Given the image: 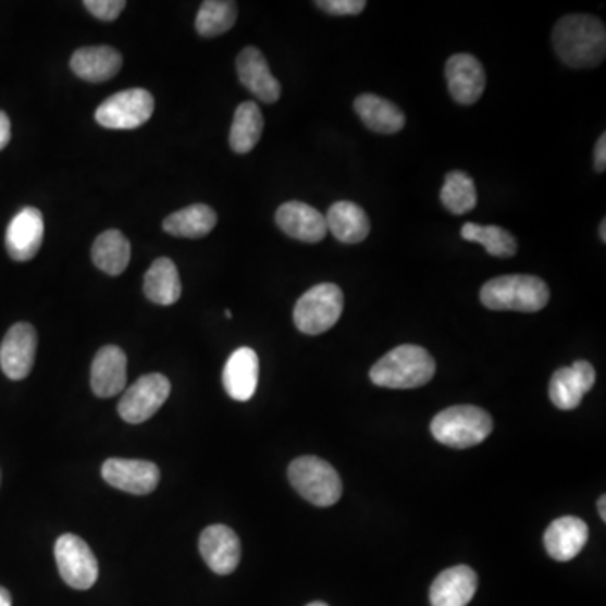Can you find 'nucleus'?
<instances>
[{"instance_id":"a878e982","label":"nucleus","mask_w":606,"mask_h":606,"mask_svg":"<svg viewBox=\"0 0 606 606\" xmlns=\"http://www.w3.org/2000/svg\"><path fill=\"white\" fill-rule=\"evenodd\" d=\"M131 243L119 230L101 233L91 248L95 267L107 275H122L131 263Z\"/></svg>"},{"instance_id":"473e14b6","label":"nucleus","mask_w":606,"mask_h":606,"mask_svg":"<svg viewBox=\"0 0 606 606\" xmlns=\"http://www.w3.org/2000/svg\"><path fill=\"white\" fill-rule=\"evenodd\" d=\"M316 5L332 15H358L368 4L364 0H319Z\"/></svg>"},{"instance_id":"f03ea898","label":"nucleus","mask_w":606,"mask_h":606,"mask_svg":"<svg viewBox=\"0 0 606 606\" xmlns=\"http://www.w3.org/2000/svg\"><path fill=\"white\" fill-rule=\"evenodd\" d=\"M436 364L432 354L420 346L405 344L389 350L372 366V383L389 389H415L424 386L435 376Z\"/></svg>"},{"instance_id":"9b49d317","label":"nucleus","mask_w":606,"mask_h":606,"mask_svg":"<svg viewBox=\"0 0 606 606\" xmlns=\"http://www.w3.org/2000/svg\"><path fill=\"white\" fill-rule=\"evenodd\" d=\"M107 484L134 495L152 494L159 485V467L152 461L110 458L101 467Z\"/></svg>"},{"instance_id":"72a5a7b5","label":"nucleus","mask_w":606,"mask_h":606,"mask_svg":"<svg viewBox=\"0 0 606 606\" xmlns=\"http://www.w3.org/2000/svg\"><path fill=\"white\" fill-rule=\"evenodd\" d=\"M606 168V134H602V137L596 141L595 147V169L596 172H605Z\"/></svg>"},{"instance_id":"4be33fe9","label":"nucleus","mask_w":606,"mask_h":606,"mask_svg":"<svg viewBox=\"0 0 606 606\" xmlns=\"http://www.w3.org/2000/svg\"><path fill=\"white\" fill-rule=\"evenodd\" d=\"M122 54L110 46L82 48L71 57L70 66L78 78L90 83H103L119 75Z\"/></svg>"},{"instance_id":"f257e3e1","label":"nucleus","mask_w":606,"mask_h":606,"mask_svg":"<svg viewBox=\"0 0 606 606\" xmlns=\"http://www.w3.org/2000/svg\"><path fill=\"white\" fill-rule=\"evenodd\" d=\"M553 45L568 66H598L606 54L605 24L595 15H566L553 30Z\"/></svg>"},{"instance_id":"c9c22d12","label":"nucleus","mask_w":606,"mask_h":606,"mask_svg":"<svg viewBox=\"0 0 606 606\" xmlns=\"http://www.w3.org/2000/svg\"><path fill=\"white\" fill-rule=\"evenodd\" d=\"M0 606H12L11 593L2 586H0Z\"/></svg>"},{"instance_id":"0eeeda50","label":"nucleus","mask_w":606,"mask_h":606,"mask_svg":"<svg viewBox=\"0 0 606 606\" xmlns=\"http://www.w3.org/2000/svg\"><path fill=\"white\" fill-rule=\"evenodd\" d=\"M156 109L152 94L141 88L120 91L104 100L95 113L101 127L112 131H134L149 122Z\"/></svg>"},{"instance_id":"f8f14e48","label":"nucleus","mask_w":606,"mask_h":606,"mask_svg":"<svg viewBox=\"0 0 606 606\" xmlns=\"http://www.w3.org/2000/svg\"><path fill=\"white\" fill-rule=\"evenodd\" d=\"M202 559L221 577L233 573L242 559V543L233 529L223 524L209 525L199 537Z\"/></svg>"},{"instance_id":"412c9836","label":"nucleus","mask_w":606,"mask_h":606,"mask_svg":"<svg viewBox=\"0 0 606 606\" xmlns=\"http://www.w3.org/2000/svg\"><path fill=\"white\" fill-rule=\"evenodd\" d=\"M479 578L469 566L445 569L430 590L432 606H467L475 596Z\"/></svg>"},{"instance_id":"6ab92c4d","label":"nucleus","mask_w":606,"mask_h":606,"mask_svg":"<svg viewBox=\"0 0 606 606\" xmlns=\"http://www.w3.org/2000/svg\"><path fill=\"white\" fill-rule=\"evenodd\" d=\"M260 361L249 347H239L231 354L223 371V386L235 401H249L257 393Z\"/></svg>"},{"instance_id":"c85d7f7f","label":"nucleus","mask_w":606,"mask_h":606,"mask_svg":"<svg viewBox=\"0 0 606 606\" xmlns=\"http://www.w3.org/2000/svg\"><path fill=\"white\" fill-rule=\"evenodd\" d=\"M238 20V5L227 0H206L196 15V30L202 38H217L233 29Z\"/></svg>"},{"instance_id":"a211bd4d","label":"nucleus","mask_w":606,"mask_h":606,"mask_svg":"<svg viewBox=\"0 0 606 606\" xmlns=\"http://www.w3.org/2000/svg\"><path fill=\"white\" fill-rule=\"evenodd\" d=\"M127 384V356L119 346L98 350L91 364V389L98 398H113Z\"/></svg>"},{"instance_id":"6e6552de","label":"nucleus","mask_w":606,"mask_h":606,"mask_svg":"<svg viewBox=\"0 0 606 606\" xmlns=\"http://www.w3.org/2000/svg\"><path fill=\"white\" fill-rule=\"evenodd\" d=\"M54 558L61 578L67 586L75 590H90L98 580L100 566L95 558L90 546L76 536V534H63L54 546Z\"/></svg>"},{"instance_id":"9d476101","label":"nucleus","mask_w":606,"mask_h":606,"mask_svg":"<svg viewBox=\"0 0 606 606\" xmlns=\"http://www.w3.org/2000/svg\"><path fill=\"white\" fill-rule=\"evenodd\" d=\"M38 334L27 322L12 325L0 346V368L9 380L21 381L33 371Z\"/></svg>"},{"instance_id":"ddd939ff","label":"nucleus","mask_w":606,"mask_h":606,"mask_svg":"<svg viewBox=\"0 0 606 606\" xmlns=\"http://www.w3.org/2000/svg\"><path fill=\"white\" fill-rule=\"evenodd\" d=\"M45 239V218L36 208H24L9 223L5 248L14 261H29L38 255Z\"/></svg>"},{"instance_id":"bb28decb","label":"nucleus","mask_w":606,"mask_h":606,"mask_svg":"<svg viewBox=\"0 0 606 606\" xmlns=\"http://www.w3.org/2000/svg\"><path fill=\"white\" fill-rule=\"evenodd\" d=\"M217 223L218 214L214 209L206 205H194L165 218L162 227L169 235L180 238H202L214 230Z\"/></svg>"},{"instance_id":"b1692460","label":"nucleus","mask_w":606,"mask_h":606,"mask_svg":"<svg viewBox=\"0 0 606 606\" xmlns=\"http://www.w3.org/2000/svg\"><path fill=\"white\" fill-rule=\"evenodd\" d=\"M354 110L366 127L378 134H396L405 127V113L393 101L378 95L364 94L356 98Z\"/></svg>"},{"instance_id":"7c9ffc66","label":"nucleus","mask_w":606,"mask_h":606,"mask_svg":"<svg viewBox=\"0 0 606 606\" xmlns=\"http://www.w3.org/2000/svg\"><path fill=\"white\" fill-rule=\"evenodd\" d=\"M440 199L452 214L460 217L472 211L477 206V189L472 177L461 171L448 172Z\"/></svg>"},{"instance_id":"423d86ee","label":"nucleus","mask_w":606,"mask_h":606,"mask_svg":"<svg viewBox=\"0 0 606 606\" xmlns=\"http://www.w3.org/2000/svg\"><path fill=\"white\" fill-rule=\"evenodd\" d=\"M343 312V290L334 283H320L298 298L294 322L304 334L319 335L331 331Z\"/></svg>"},{"instance_id":"f704fd0d","label":"nucleus","mask_w":606,"mask_h":606,"mask_svg":"<svg viewBox=\"0 0 606 606\" xmlns=\"http://www.w3.org/2000/svg\"><path fill=\"white\" fill-rule=\"evenodd\" d=\"M11 141V120L4 112H0V150H4Z\"/></svg>"},{"instance_id":"aec40b11","label":"nucleus","mask_w":606,"mask_h":606,"mask_svg":"<svg viewBox=\"0 0 606 606\" xmlns=\"http://www.w3.org/2000/svg\"><path fill=\"white\" fill-rule=\"evenodd\" d=\"M588 536L590 531L586 522L581 521L580 517H559L544 532V546L547 555L556 561H571L586 546Z\"/></svg>"},{"instance_id":"39448f33","label":"nucleus","mask_w":606,"mask_h":606,"mask_svg":"<svg viewBox=\"0 0 606 606\" xmlns=\"http://www.w3.org/2000/svg\"><path fill=\"white\" fill-rule=\"evenodd\" d=\"M292 487L317 507H331L343 495V482L337 470L319 457L297 458L288 467Z\"/></svg>"},{"instance_id":"2eb2a0df","label":"nucleus","mask_w":606,"mask_h":606,"mask_svg":"<svg viewBox=\"0 0 606 606\" xmlns=\"http://www.w3.org/2000/svg\"><path fill=\"white\" fill-rule=\"evenodd\" d=\"M595 381V368L588 361H577L571 368L558 369L551 378V401L562 411H571L581 405Z\"/></svg>"},{"instance_id":"4c0bfd02","label":"nucleus","mask_w":606,"mask_h":606,"mask_svg":"<svg viewBox=\"0 0 606 606\" xmlns=\"http://www.w3.org/2000/svg\"><path fill=\"white\" fill-rule=\"evenodd\" d=\"M606 221L603 220L602 224H599V238H602V243H606Z\"/></svg>"},{"instance_id":"e433bc0d","label":"nucleus","mask_w":606,"mask_h":606,"mask_svg":"<svg viewBox=\"0 0 606 606\" xmlns=\"http://www.w3.org/2000/svg\"><path fill=\"white\" fill-rule=\"evenodd\" d=\"M605 500H606L605 495H602V498H599L598 500V512L599 516H602L603 521H605L606 519Z\"/></svg>"},{"instance_id":"20e7f679","label":"nucleus","mask_w":606,"mask_h":606,"mask_svg":"<svg viewBox=\"0 0 606 606\" xmlns=\"http://www.w3.org/2000/svg\"><path fill=\"white\" fill-rule=\"evenodd\" d=\"M494 430V421L485 409L477 406H452L432 421V435L447 447H475Z\"/></svg>"},{"instance_id":"f3484780","label":"nucleus","mask_w":606,"mask_h":606,"mask_svg":"<svg viewBox=\"0 0 606 606\" xmlns=\"http://www.w3.org/2000/svg\"><path fill=\"white\" fill-rule=\"evenodd\" d=\"M275 220L285 235L298 242L319 243L329 233L324 214L306 202H285L276 211Z\"/></svg>"},{"instance_id":"4468645a","label":"nucleus","mask_w":606,"mask_h":606,"mask_svg":"<svg viewBox=\"0 0 606 606\" xmlns=\"http://www.w3.org/2000/svg\"><path fill=\"white\" fill-rule=\"evenodd\" d=\"M445 76L448 91L457 103L473 104L484 95L487 76L482 63L472 54L461 52L452 57L447 61Z\"/></svg>"},{"instance_id":"dca6fc26","label":"nucleus","mask_w":606,"mask_h":606,"mask_svg":"<svg viewBox=\"0 0 606 606\" xmlns=\"http://www.w3.org/2000/svg\"><path fill=\"white\" fill-rule=\"evenodd\" d=\"M236 70H238L239 82L245 88H248L258 100L264 103H275L282 97V86L279 79L273 76L267 58L260 49L248 46L239 52L236 60Z\"/></svg>"},{"instance_id":"58836bf2","label":"nucleus","mask_w":606,"mask_h":606,"mask_svg":"<svg viewBox=\"0 0 606 606\" xmlns=\"http://www.w3.org/2000/svg\"><path fill=\"white\" fill-rule=\"evenodd\" d=\"M307 606H327V605H325V603H322V602H313V603H310V605H307Z\"/></svg>"},{"instance_id":"393cba45","label":"nucleus","mask_w":606,"mask_h":606,"mask_svg":"<svg viewBox=\"0 0 606 606\" xmlns=\"http://www.w3.org/2000/svg\"><path fill=\"white\" fill-rule=\"evenodd\" d=\"M144 292L146 297L157 306H174L183 295L180 272L174 261L169 258L153 261L144 279Z\"/></svg>"},{"instance_id":"7ed1b4c3","label":"nucleus","mask_w":606,"mask_h":606,"mask_svg":"<svg viewBox=\"0 0 606 606\" xmlns=\"http://www.w3.org/2000/svg\"><path fill=\"white\" fill-rule=\"evenodd\" d=\"M480 300L491 310L540 312L549 301V288L540 276H497L482 287Z\"/></svg>"},{"instance_id":"5701e85b","label":"nucleus","mask_w":606,"mask_h":606,"mask_svg":"<svg viewBox=\"0 0 606 606\" xmlns=\"http://www.w3.org/2000/svg\"><path fill=\"white\" fill-rule=\"evenodd\" d=\"M325 221L332 235L346 245H358L364 242L371 231V223L364 209L350 201H338L332 205Z\"/></svg>"},{"instance_id":"c756f323","label":"nucleus","mask_w":606,"mask_h":606,"mask_svg":"<svg viewBox=\"0 0 606 606\" xmlns=\"http://www.w3.org/2000/svg\"><path fill=\"white\" fill-rule=\"evenodd\" d=\"M461 238L466 242L479 243L487 249V253L497 258H510L517 253V242L509 231L504 227L480 226L475 223H466L461 227Z\"/></svg>"},{"instance_id":"cd10ccee","label":"nucleus","mask_w":606,"mask_h":606,"mask_svg":"<svg viewBox=\"0 0 606 606\" xmlns=\"http://www.w3.org/2000/svg\"><path fill=\"white\" fill-rule=\"evenodd\" d=\"M264 120L260 107L255 101H245L236 109L230 132L233 152L248 153L257 147L263 134Z\"/></svg>"},{"instance_id":"1a4fd4ad","label":"nucleus","mask_w":606,"mask_h":606,"mask_svg":"<svg viewBox=\"0 0 606 606\" xmlns=\"http://www.w3.org/2000/svg\"><path fill=\"white\" fill-rule=\"evenodd\" d=\"M171 395V381L159 374H146L135 381L119 403V415L131 424L144 423L162 408Z\"/></svg>"},{"instance_id":"2f4dec72","label":"nucleus","mask_w":606,"mask_h":606,"mask_svg":"<svg viewBox=\"0 0 606 606\" xmlns=\"http://www.w3.org/2000/svg\"><path fill=\"white\" fill-rule=\"evenodd\" d=\"M85 8L97 20L112 23V21L119 20L123 9L127 8V2H123V0H86Z\"/></svg>"}]
</instances>
